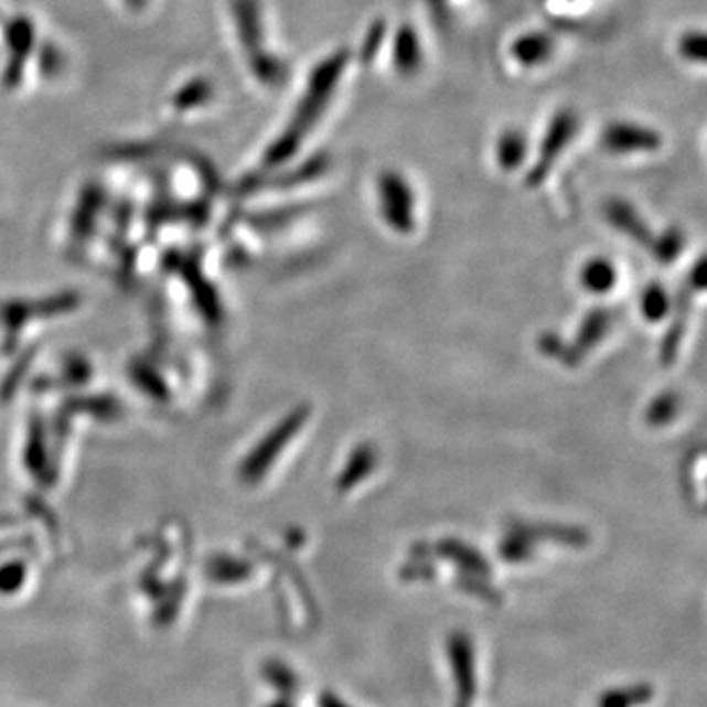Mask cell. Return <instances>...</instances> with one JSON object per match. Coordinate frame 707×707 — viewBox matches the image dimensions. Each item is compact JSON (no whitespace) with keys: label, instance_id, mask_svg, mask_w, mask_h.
<instances>
[{"label":"cell","instance_id":"cell-16","mask_svg":"<svg viewBox=\"0 0 707 707\" xmlns=\"http://www.w3.org/2000/svg\"><path fill=\"white\" fill-rule=\"evenodd\" d=\"M651 248H653L656 260L671 264V261L681 256L682 248H684V236H682L681 231L672 228V231H666L663 236H658L656 240H653Z\"/></svg>","mask_w":707,"mask_h":707},{"label":"cell","instance_id":"cell-7","mask_svg":"<svg viewBox=\"0 0 707 707\" xmlns=\"http://www.w3.org/2000/svg\"><path fill=\"white\" fill-rule=\"evenodd\" d=\"M555 50V38L550 36L548 32H543V30L521 34L510 45V54L513 57V62L517 63L519 67H525V69H537L540 65H546L553 60Z\"/></svg>","mask_w":707,"mask_h":707},{"label":"cell","instance_id":"cell-20","mask_svg":"<svg viewBox=\"0 0 707 707\" xmlns=\"http://www.w3.org/2000/svg\"><path fill=\"white\" fill-rule=\"evenodd\" d=\"M269 707H293V704H291V701H287V699H279V701L271 704Z\"/></svg>","mask_w":707,"mask_h":707},{"label":"cell","instance_id":"cell-15","mask_svg":"<svg viewBox=\"0 0 707 707\" xmlns=\"http://www.w3.org/2000/svg\"><path fill=\"white\" fill-rule=\"evenodd\" d=\"M611 317L608 311H593L590 317L583 321L582 329H580V336H578V349H591V344L600 342L606 332H608Z\"/></svg>","mask_w":707,"mask_h":707},{"label":"cell","instance_id":"cell-6","mask_svg":"<svg viewBox=\"0 0 707 707\" xmlns=\"http://www.w3.org/2000/svg\"><path fill=\"white\" fill-rule=\"evenodd\" d=\"M601 146L611 156L653 153L663 148V136L631 120H613L601 132Z\"/></svg>","mask_w":707,"mask_h":707},{"label":"cell","instance_id":"cell-4","mask_svg":"<svg viewBox=\"0 0 707 707\" xmlns=\"http://www.w3.org/2000/svg\"><path fill=\"white\" fill-rule=\"evenodd\" d=\"M578 132V115L572 108H560L553 120L548 122L545 136L540 140L537 152V162L531 165L527 173L528 188H537L555 170L560 156L572 143L574 136Z\"/></svg>","mask_w":707,"mask_h":707},{"label":"cell","instance_id":"cell-19","mask_svg":"<svg viewBox=\"0 0 707 707\" xmlns=\"http://www.w3.org/2000/svg\"><path fill=\"white\" fill-rule=\"evenodd\" d=\"M319 706L321 707H352L350 704H346L344 699L339 698L336 694H332V692H324L323 696H321V699H319Z\"/></svg>","mask_w":707,"mask_h":707},{"label":"cell","instance_id":"cell-10","mask_svg":"<svg viewBox=\"0 0 707 707\" xmlns=\"http://www.w3.org/2000/svg\"><path fill=\"white\" fill-rule=\"evenodd\" d=\"M527 136L517 128H507L495 140V163L500 170L515 171L527 160Z\"/></svg>","mask_w":707,"mask_h":707},{"label":"cell","instance_id":"cell-5","mask_svg":"<svg viewBox=\"0 0 707 707\" xmlns=\"http://www.w3.org/2000/svg\"><path fill=\"white\" fill-rule=\"evenodd\" d=\"M448 664L454 682V704L452 707L474 706L475 688V649L474 641L462 631L448 636Z\"/></svg>","mask_w":707,"mask_h":707},{"label":"cell","instance_id":"cell-14","mask_svg":"<svg viewBox=\"0 0 707 707\" xmlns=\"http://www.w3.org/2000/svg\"><path fill=\"white\" fill-rule=\"evenodd\" d=\"M671 296L663 286H649L641 296V313L651 323L663 321L671 313Z\"/></svg>","mask_w":707,"mask_h":707},{"label":"cell","instance_id":"cell-11","mask_svg":"<svg viewBox=\"0 0 707 707\" xmlns=\"http://www.w3.org/2000/svg\"><path fill=\"white\" fill-rule=\"evenodd\" d=\"M654 688L646 682H636L631 686L606 689L596 706L598 707H643L653 701Z\"/></svg>","mask_w":707,"mask_h":707},{"label":"cell","instance_id":"cell-13","mask_svg":"<svg viewBox=\"0 0 707 707\" xmlns=\"http://www.w3.org/2000/svg\"><path fill=\"white\" fill-rule=\"evenodd\" d=\"M376 465V452L372 447H358L352 454H350L346 468L342 472L341 480H339V488L342 492H350L354 485H358L362 480H366L369 472Z\"/></svg>","mask_w":707,"mask_h":707},{"label":"cell","instance_id":"cell-3","mask_svg":"<svg viewBox=\"0 0 707 707\" xmlns=\"http://www.w3.org/2000/svg\"><path fill=\"white\" fill-rule=\"evenodd\" d=\"M377 199L379 213L385 224L399 234L413 233L415 228V191L404 173L385 170L377 178Z\"/></svg>","mask_w":707,"mask_h":707},{"label":"cell","instance_id":"cell-8","mask_svg":"<svg viewBox=\"0 0 707 707\" xmlns=\"http://www.w3.org/2000/svg\"><path fill=\"white\" fill-rule=\"evenodd\" d=\"M394 65L401 75H415L422 67L421 38L411 24H404L395 34Z\"/></svg>","mask_w":707,"mask_h":707},{"label":"cell","instance_id":"cell-18","mask_svg":"<svg viewBox=\"0 0 707 707\" xmlns=\"http://www.w3.org/2000/svg\"><path fill=\"white\" fill-rule=\"evenodd\" d=\"M676 409H678L676 395H661V397H656L654 404L651 405L649 421L653 422V425H664V422L672 421L674 415H676Z\"/></svg>","mask_w":707,"mask_h":707},{"label":"cell","instance_id":"cell-1","mask_svg":"<svg viewBox=\"0 0 707 707\" xmlns=\"http://www.w3.org/2000/svg\"><path fill=\"white\" fill-rule=\"evenodd\" d=\"M349 52L339 50L329 57H324L323 62L314 67L309 75L303 99L299 100V105H297L296 115L266 152V158H264L266 165H271V168L281 165L287 160H291L293 153L303 146L304 138L321 120L324 108L329 107L332 95L339 89L342 73L349 67Z\"/></svg>","mask_w":707,"mask_h":707},{"label":"cell","instance_id":"cell-2","mask_svg":"<svg viewBox=\"0 0 707 707\" xmlns=\"http://www.w3.org/2000/svg\"><path fill=\"white\" fill-rule=\"evenodd\" d=\"M234 17L238 19L244 50H246L248 62H250L256 77L269 87H278L281 83H286V63L279 62L278 57L264 45V28H261L258 2L256 0H236Z\"/></svg>","mask_w":707,"mask_h":707},{"label":"cell","instance_id":"cell-12","mask_svg":"<svg viewBox=\"0 0 707 707\" xmlns=\"http://www.w3.org/2000/svg\"><path fill=\"white\" fill-rule=\"evenodd\" d=\"M580 281L590 293L603 296L615 287L618 269L608 258H591L590 261H586V266L582 268Z\"/></svg>","mask_w":707,"mask_h":707},{"label":"cell","instance_id":"cell-9","mask_svg":"<svg viewBox=\"0 0 707 707\" xmlns=\"http://www.w3.org/2000/svg\"><path fill=\"white\" fill-rule=\"evenodd\" d=\"M606 216L609 223L613 224L618 231L626 234L629 238H633L639 244H651L654 238L651 236V231L646 226L645 221L636 213L635 206L626 201H619L613 199L609 201L606 206Z\"/></svg>","mask_w":707,"mask_h":707},{"label":"cell","instance_id":"cell-21","mask_svg":"<svg viewBox=\"0 0 707 707\" xmlns=\"http://www.w3.org/2000/svg\"><path fill=\"white\" fill-rule=\"evenodd\" d=\"M128 2H132V4H136V7H140V4H142L143 0H128Z\"/></svg>","mask_w":707,"mask_h":707},{"label":"cell","instance_id":"cell-17","mask_svg":"<svg viewBox=\"0 0 707 707\" xmlns=\"http://www.w3.org/2000/svg\"><path fill=\"white\" fill-rule=\"evenodd\" d=\"M681 54L684 60L701 65V63L706 62V36L698 30L688 32L681 40Z\"/></svg>","mask_w":707,"mask_h":707}]
</instances>
